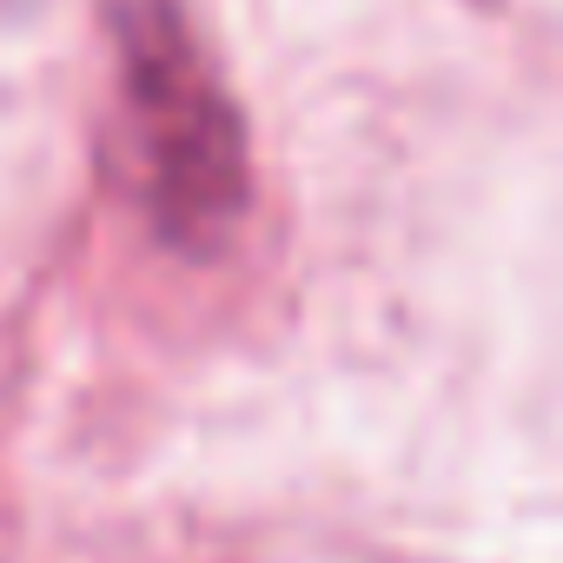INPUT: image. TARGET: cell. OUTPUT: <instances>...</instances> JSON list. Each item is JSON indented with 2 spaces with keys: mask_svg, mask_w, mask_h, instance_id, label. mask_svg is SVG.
<instances>
[{
  "mask_svg": "<svg viewBox=\"0 0 563 563\" xmlns=\"http://www.w3.org/2000/svg\"><path fill=\"white\" fill-rule=\"evenodd\" d=\"M27 8H34V0H0V21H21Z\"/></svg>",
  "mask_w": 563,
  "mask_h": 563,
  "instance_id": "obj_2",
  "label": "cell"
},
{
  "mask_svg": "<svg viewBox=\"0 0 563 563\" xmlns=\"http://www.w3.org/2000/svg\"><path fill=\"white\" fill-rule=\"evenodd\" d=\"M120 87L153 225L186 252L219 245L252 192L245 133L173 0H126L120 8Z\"/></svg>",
  "mask_w": 563,
  "mask_h": 563,
  "instance_id": "obj_1",
  "label": "cell"
}]
</instances>
